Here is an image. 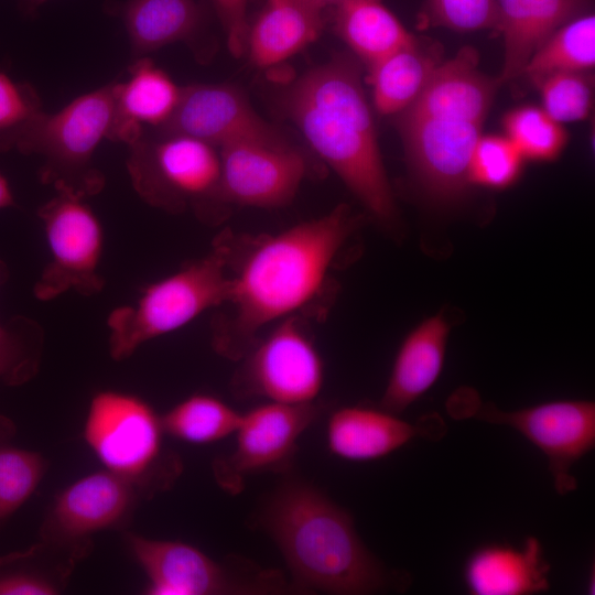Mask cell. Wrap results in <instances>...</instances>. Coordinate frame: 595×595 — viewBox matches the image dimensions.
I'll return each instance as SVG.
<instances>
[{"instance_id":"5bb4252c","label":"cell","mask_w":595,"mask_h":595,"mask_svg":"<svg viewBox=\"0 0 595 595\" xmlns=\"http://www.w3.org/2000/svg\"><path fill=\"white\" fill-rule=\"evenodd\" d=\"M398 125L423 188L441 201L459 196L469 183V161L483 123L443 116H399Z\"/></svg>"},{"instance_id":"9a60e30c","label":"cell","mask_w":595,"mask_h":595,"mask_svg":"<svg viewBox=\"0 0 595 595\" xmlns=\"http://www.w3.org/2000/svg\"><path fill=\"white\" fill-rule=\"evenodd\" d=\"M156 133L183 134L216 148L237 140L284 139L256 113L239 89L219 84L182 87L176 109Z\"/></svg>"},{"instance_id":"1f68e13d","label":"cell","mask_w":595,"mask_h":595,"mask_svg":"<svg viewBox=\"0 0 595 595\" xmlns=\"http://www.w3.org/2000/svg\"><path fill=\"white\" fill-rule=\"evenodd\" d=\"M522 161L523 156L506 136H480L470 156L468 182L504 188L517 180Z\"/></svg>"},{"instance_id":"8d00e7d4","label":"cell","mask_w":595,"mask_h":595,"mask_svg":"<svg viewBox=\"0 0 595 595\" xmlns=\"http://www.w3.org/2000/svg\"><path fill=\"white\" fill-rule=\"evenodd\" d=\"M56 585L37 574L10 572L0 574V595H55Z\"/></svg>"},{"instance_id":"603a6c76","label":"cell","mask_w":595,"mask_h":595,"mask_svg":"<svg viewBox=\"0 0 595 595\" xmlns=\"http://www.w3.org/2000/svg\"><path fill=\"white\" fill-rule=\"evenodd\" d=\"M450 333L443 316L428 318L401 344L380 407L400 414L421 398L440 377Z\"/></svg>"},{"instance_id":"8992f818","label":"cell","mask_w":595,"mask_h":595,"mask_svg":"<svg viewBox=\"0 0 595 595\" xmlns=\"http://www.w3.org/2000/svg\"><path fill=\"white\" fill-rule=\"evenodd\" d=\"M162 418L142 398L102 390L91 398L83 437L104 469L141 488H165L180 462L165 451Z\"/></svg>"},{"instance_id":"4fadbf2b","label":"cell","mask_w":595,"mask_h":595,"mask_svg":"<svg viewBox=\"0 0 595 595\" xmlns=\"http://www.w3.org/2000/svg\"><path fill=\"white\" fill-rule=\"evenodd\" d=\"M218 149L217 202L262 208L283 206L294 197L306 174L305 158L285 139L237 140Z\"/></svg>"},{"instance_id":"484cf974","label":"cell","mask_w":595,"mask_h":595,"mask_svg":"<svg viewBox=\"0 0 595 595\" xmlns=\"http://www.w3.org/2000/svg\"><path fill=\"white\" fill-rule=\"evenodd\" d=\"M332 10L335 33L367 66L415 37L382 0H344Z\"/></svg>"},{"instance_id":"f546056e","label":"cell","mask_w":595,"mask_h":595,"mask_svg":"<svg viewBox=\"0 0 595 595\" xmlns=\"http://www.w3.org/2000/svg\"><path fill=\"white\" fill-rule=\"evenodd\" d=\"M9 424L7 421L0 435ZM44 472L40 453L0 441V523L32 496Z\"/></svg>"},{"instance_id":"8fae6325","label":"cell","mask_w":595,"mask_h":595,"mask_svg":"<svg viewBox=\"0 0 595 595\" xmlns=\"http://www.w3.org/2000/svg\"><path fill=\"white\" fill-rule=\"evenodd\" d=\"M323 409L317 401L306 404L264 401L241 412L232 451L213 463L218 486L236 495L249 476L286 470L301 436L320 418Z\"/></svg>"},{"instance_id":"ffe728a7","label":"cell","mask_w":595,"mask_h":595,"mask_svg":"<svg viewBox=\"0 0 595 595\" xmlns=\"http://www.w3.org/2000/svg\"><path fill=\"white\" fill-rule=\"evenodd\" d=\"M125 83H113L115 116L110 140L127 145L144 133L145 126L161 128L173 115L182 87L150 58L133 60Z\"/></svg>"},{"instance_id":"4dcf8cb0","label":"cell","mask_w":595,"mask_h":595,"mask_svg":"<svg viewBox=\"0 0 595 595\" xmlns=\"http://www.w3.org/2000/svg\"><path fill=\"white\" fill-rule=\"evenodd\" d=\"M542 109L559 123L584 120L594 102V80L588 72L558 73L537 84Z\"/></svg>"},{"instance_id":"f1b7e54d","label":"cell","mask_w":595,"mask_h":595,"mask_svg":"<svg viewBox=\"0 0 595 595\" xmlns=\"http://www.w3.org/2000/svg\"><path fill=\"white\" fill-rule=\"evenodd\" d=\"M506 137L523 159L549 161L563 150L566 133L561 123L542 107L521 106L509 111L502 121Z\"/></svg>"},{"instance_id":"6da1fadb","label":"cell","mask_w":595,"mask_h":595,"mask_svg":"<svg viewBox=\"0 0 595 595\" xmlns=\"http://www.w3.org/2000/svg\"><path fill=\"white\" fill-rule=\"evenodd\" d=\"M351 230L349 210L339 205L324 216L261 237L236 266L230 258L225 303L229 313L214 323L215 350L241 359L264 327L312 305Z\"/></svg>"},{"instance_id":"3957f363","label":"cell","mask_w":595,"mask_h":595,"mask_svg":"<svg viewBox=\"0 0 595 595\" xmlns=\"http://www.w3.org/2000/svg\"><path fill=\"white\" fill-rule=\"evenodd\" d=\"M282 106L366 208L391 221L396 206L356 61L339 54L311 68L289 86Z\"/></svg>"},{"instance_id":"d6a6232c","label":"cell","mask_w":595,"mask_h":595,"mask_svg":"<svg viewBox=\"0 0 595 595\" xmlns=\"http://www.w3.org/2000/svg\"><path fill=\"white\" fill-rule=\"evenodd\" d=\"M420 25L442 26L456 32L498 29L497 0H425Z\"/></svg>"},{"instance_id":"7c38bea8","label":"cell","mask_w":595,"mask_h":595,"mask_svg":"<svg viewBox=\"0 0 595 595\" xmlns=\"http://www.w3.org/2000/svg\"><path fill=\"white\" fill-rule=\"evenodd\" d=\"M244 358L235 379L239 394L286 404L317 401L325 380L324 363L298 316L281 321Z\"/></svg>"},{"instance_id":"83f0119b","label":"cell","mask_w":595,"mask_h":595,"mask_svg":"<svg viewBox=\"0 0 595 595\" xmlns=\"http://www.w3.org/2000/svg\"><path fill=\"white\" fill-rule=\"evenodd\" d=\"M161 418L165 434L188 444L206 445L234 435L241 412L215 396L194 393Z\"/></svg>"},{"instance_id":"d590c367","label":"cell","mask_w":595,"mask_h":595,"mask_svg":"<svg viewBox=\"0 0 595 595\" xmlns=\"http://www.w3.org/2000/svg\"><path fill=\"white\" fill-rule=\"evenodd\" d=\"M217 15L227 36V45L235 57L247 52L249 22L248 0H213Z\"/></svg>"},{"instance_id":"7402d4cb","label":"cell","mask_w":595,"mask_h":595,"mask_svg":"<svg viewBox=\"0 0 595 595\" xmlns=\"http://www.w3.org/2000/svg\"><path fill=\"white\" fill-rule=\"evenodd\" d=\"M504 37L499 85L522 75L534 51L556 29L585 13L591 0H497Z\"/></svg>"},{"instance_id":"836d02e7","label":"cell","mask_w":595,"mask_h":595,"mask_svg":"<svg viewBox=\"0 0 595 595\" xmlns=\"http://www.w3.org/2000/svg\"><path fill=\"white\" fill-rule=\"evenodd\" d=\"M10 322L11 338L0 351V379L20 383L30 378L36 367L42 331L25 316H15Z\"/></svg>"},{"instance_id":"b9f144b4","label":"cell","mask_w":595,"mask_h":595,"mask_svg":"<svg viewBox=\"0 0 595 595\" xmlns=\"http://www.w3.org/2000/svg\"><path fill=\"white\" fill-rule=\"evenodd\" d=\"M6 275H7V269H6V266H4V263L0 260V285H1V283L3 282V280L6 279Z\"/></svg>"},{"instance_id":"e575fe53","label":"cell","mask_w":595,"mask_h":595,"mask_svg":"<svg viewBox=\"0 0 595 595\" xmlns=\"http://www.w3.org/2000/svg\"><path fill=\"white\" fill-rule=\"evenodd\" d=\"M40 110L42 101L34 87L0 71V132L19 126Z\"/></svg>"},{"instance_id":"5b68a950","label":"cell","mask_w":595,"mask_h":595,"mask_svg":"<svg viewBox=\"0 0 595 595\" xmlns=\"http://www.w3.org/2000/svg\"><path fill=\"white\" fill-rule=\"evenodd\" d=\"M231 253L230 237H219L205 256L145 286L134 303L111 311L107 320L111 357L127 359L141 345L225 305Z\"/></svg>"},{"instance_id":"7a4b0ae2","label":"cell","mask_w":595,"mask_h":595,"mask_svg":"<svg viewBox=\"0 0 595 595\" xmlns=\"http://www.w3.org/2000/svg\"><path fill=\"white\" fill-rule=\"evenodd\" d=\"M256 523L281 553L294 593L364 595L403 582L363 542L350 512L306 480L284 478Z\"/></svg>"},{"instance_id":"52a82bcc","label":"cell","mask_w":595,"mask_h":595,"mask_svg":"<svg viewBox=\"0 0 595 595\" xmlns=\"http://www.w3.org/2000/svg\"><path fill=\"white\" fill-rule=\"evenodd\" d=\"M147 577L148 595H266L293 593L285 576L234 556L219 562L190 543L129 534Z\"/></svg>"},{"instance_id":"f35d334b","label":"cell","mask_w":595,"mask_h":595,"mask_svg":"<svg viewBox=\"0 0 595 595\" xmlns=\"http://www.w3.org/2000/svg\"><path fill=\"white\" fill-rule=\"evenodd\" d=\"M48 0H19L20 12L25 17H33L39 9Z\"/></svg>"},{"instance_id":"4316f807","label":"cell","mask_w":595,"mask_h":595,"mask_svg":"<svg viewBox=\"0 0 595 595\" xmlns=\"http://www.w3.org/2000/svg\"><path fill=\"white\" fill-rule=\"evenodd\" d=\"M595 65V17L585 12L556 29L534 51L522 75L537 85L558 73L589 72Z\"/></svg>"},{"instance_id":"2e32d148","label":"cell","mask_w":595,"mask_h":595,"mask_svg":"<svg viewBox=\"0 0 595 595\" xmlns=\"http://www.w3.org/2000/svg\"><path fill=\"white\" fill-rule=\"evenodd\" d=\"M137 488L106 469L76 479L55 498L43 527L44 539L80 542L119 524L134 505Z\"/></svg>"},{"instance_id":"74e56055","label":"cell","mask_w":595,"mask_h":595,"mask_svg":"<svg viewBox=\"0 0 595 595\" xmlns=\"http://www.w3.org/2000/svg\"><path fill=\"white\" fill-rule=\"evenodd\" d=\"M14 205V195L8 178L0 173V209Z\"/></svg>"},{"instance_id":"44dd1931","label":"cell","mask_w":595,"mask_h":595,"mask_svg":"<svg viewBox=\"0 0 595 595\" xmlns=\"http://www.w3.org/2000/svg\"><path fill=\"white\" fill-rule=\"evenodd\" d=\"M105 11L122 21L133 60L175 42L192 45L206 23L196 0H108Z\"/></svg>"},{"instance_id":"9c48e42d","label":"cell","mask_w":595,"mask_h":595,"mask_svg":"<svg viewBox=\"0 0 595 595\" xmlns=\"http://www.w3.org/2000/svg\"><path fill=\"white\" fill-rule=\"evenodd\" d=\"M37 215L50 261L34 284V295L50 301L65 292L76 291L90 296L104 288L99 273L104 255V228L85 198L67 191L43 204Z\"/></svg>"},{"instance_id":"ab89813d","label":"cell","mask_w":595,"mask_h":595,"mask_svg":"<svg viewBox=\"0 0 595 595\" xmlns=\"http://www.w3.org/2000/svg\"><path fill=\"white\" fill-rule=\"evenodd\" d=\"M313 8L323 11L325 9H332L344 0H303Z\"/></svg>"},{"instance_id":"d4e9b609","label":"cell","mask_w":595,"mask_h":595,"mask_svg":"<svg viewBox=\"0 0 595 595\" xmlns=\"http://www.w3.org/2000/svg\"><path fill=\"white\" fill-rule=\"evenodd\" d=\"M440 45L414 37L368 65L372 100L381 115L400 113L422 93L441 64Z\"/></svg>"},{"instance_id":"d6986e66","label":"cell","mask_w":595,"mask_h":595,"mask_svg":"<svg viewBox=\"0 0 595 595\" xmlns=\"http://www.w3.org/2000/svg\"><path fill=\"white\" fill-rule=\"evenodd\" d=\"M550 564L534 537L522 547L489 544L475 550L464 566V581L474 595H529L550 588Z\"/></svg>"},{"instance_id":"ba28073f","label":"cell","mask_w":595,"mask_h":595,"mask_svg":"<svg viewBox=\"0 0 595 595\" xmlns=\"http://www.w3.org/2000/svg\"><path fill=\"white\" fill-rule=\"evenodd\" d=\"M127 169L136 193L148 204L181 212L192 202H214L220 178L216 147L183 134L142 137L128 145Z\"/></svg>"},{"instance_id":"60d3db41","label":"cell","mask_w":595,"mask_h":595,"mask_svg":"<svg viewBox=\"0 0 595 595\" xmlns=\"http://www.w3.org/2000/svg\"><path fill=\"white\" fill-rule=\"evenodd\" d=\"M12 327L10 321L2 325L0 323V351L4 349L11 338Z\"/></svg>"},{"instance_id":"277c9868","label":"cell","mask_w":595,"mask_h":595,"mask_svg":"<svg viewBox=\"0 0 595 595\" xmlns=\"http://www.w3.org/2000/svg\"><path fill=\"white\" fill-rule=\"evenodd\" d=\"M113 116V83H110L76 97L57 112L46 113L42 109L19 126L0 132V152L17 150L41 155L42 183L86 198L105 185L93 158L99 143L110 138Z\"/></svg>"},{"instance_id":"30bf717a","label":"cell","mask_w":595,"mask_h":595,"mask_svg":"<svg viewBox=\"0 0 595 595\" xmlns=\"http://www.w3.org/2000/svg\"><path fill=\"white\" fill-rule=\"evenodd\" d=\"M456 418L512 428L539 448L548 459L554 488L560 495L576 489L573 465L595 446V404L588 400H556L515 411H501L489 403L458 401Z\"/></svg>"},{"instance_id":"e0dca14e","label":"cell","mask_w":595,"mask_h":595,"mask_svg":"<svg viewBox=\"0 0 595 595\" xmlns=\"http://www.w3.org/2000/svg\"><path fill=\"white\" fill-rule=\"evenodd\" d=\"M443 422L405 421L381 407L345 405L334 410L326 424L329 453L348 462L377 461L398 451L416 436L431 432L429 426Z\"/></svg>"},{"instance_id":"ac0fdd59","label":"cell","mask_w":595,"mask_h":595,"mask_svg":"<svg viewBox=\"0 0 595 595\" xmlns=\"http://www.w3.org/2000/svg\"><path fill=\"white\" fill-rule=\"evenodd\" d=\"M499 86L478 69V55L463 47L441 62L418 98L399 116L454 117L483 123Z\"/></svg>"},{"instance_id":"cb8c5ba5","label":"cell","mask_w":595,"mask_h":595,"mask_svg":"<svg viewBox=\"0 0 595 595\" xmlns=\"http://www.w3.org/2000/svg\"><path fill=\"white\" fill-rule=\"evenodd\" d=\"M323 29V11L303 0H266L249 24V58L260 68L279 64L316 41Z\"/></svg>"}]
</instances>
